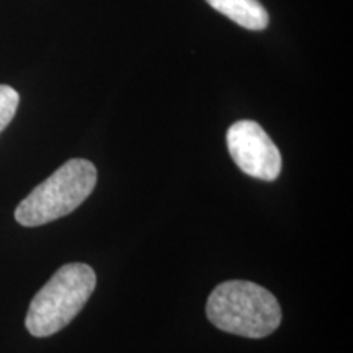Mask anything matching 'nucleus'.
Here are the masks:
<instances>
[{"label": "nucleus", "instance_id": "1", "mask_svg": "<svg viewBox=\"0 0 353 353\" xmlns=\"http://www.w3.org/2000/svg\"><path fill=\"white\" fill-rule=\"evenodd\" d=\"M206 316L219 330L247 339H263L281 324V307L268 290L252 281H224L211 291Z\"/></svg>", "mask_w": 353, "mask_h": 353}, {"label": "nucleus", "instance_id": "2", "mask_svg": "<svg viewBox=\"0 0 353 353\" xmlns=\"http://www.w3.org/2000/svg\"><path fill=\"white\" fill-rule=\"evenodd\" d=\"M97 285L94 268L85 263H68L38 291L28 307L25 325L33 337H50L72 322Z\"/></svg>", "mask_w": 353, "mask_h": 353}, {"label": "nucleus", "instance_id": "3", "mask_svg": "<svg viewBox=\"0 0 353 353\" xmlns=\"http://www.w3.org/2000/svg\"><path fill=\"white\" fill-rule=\"evenodd\" d=\"M97 175L90 161L70 159L17 206V223L37 228L72 213L94 192Z\"/></svg>", "mask_w": 353, "mask_h": 353}, {"label": "nucleus", "instance_id": "4", "mask_svg": "<svg viewBox=\"0 0 353 353\" xmlns=\"http://www.w3.org/2000/svg\"><path fill=\"white\" fill-rule=\"evenodd\" d=\"M228 149L244 174L263 182H273L281 172V154L259 123L236 121L228 130Z\"/></svg>", "mask_w": 353, "mask_h": 353}, {"label": "nucleus", "instance_id": "5", "mask_svg": "<svg viewBox=\"0 0 353 353\" xmlns=\"http://www.w3.org/2000/svg\"><path fill=\"white\" fill-rule=\"evenodd\" d=\"M216 12L223 13L245 30L260 32L268 26L270 17L259 0H206Z\"/></svg>", "mask_w": 353, "mask_h": 353}, {"label": "nucleus", "instance_id": "6", "mask_svg": "<svg viewBox=\"0 0 353 353\" xmlns=\"http://www.w3.org/2000/svg\"><path fill=\"white\" fill-rule=\"evenodd\" d=\"M20 103V95L10 85H0V132L10 125Z\"/></svg>", "mask_w": 353, "mask_h": 353}]
</instances>
